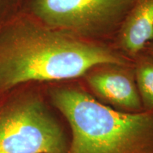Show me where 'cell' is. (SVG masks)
Listing matches in <instances>:
<instances>
[{"label":"cell","mask_w":153,"mask_h":153,"mask_svg":"<svg viewBox=\"0 0 153 153\" xmlns=\"http://www.w3.org/2000/svg\"><path fill=\"white\" fill-rule=\"evenodd\" d=\"M144 51H146V52H148L149 54H150L151 55H152L153 56V40L150 42V43H149L148 44V45H147L146 48H145Z\"/></svg>","instance_id":"obj_9"},{"label":"cell","mask_w":153,"mask_h":153,"mask_svg":"<svg viewBox=\"0 0 153 153\" xmlns=\"http://www.w3.org/2000/svg\"><path fill=\"white\" fill-rule=\"evenodd\" d=\"M131 65L103 64L83 75L91 91L103 101L131 113L144 111Z\"/></svg>","instance_id":"obj_5"},{"label":"cell","mask_w":153,"mask_h":153,"mask_svg":"<svg viewBox=\"0 0 153 153\" xmlns=\"http://www.w3.org/2000/svg\"><path fill=\"white\" fill-rule=\"evenodd\" d=\"M135 0H25L23 11L83 39L114 44Z\"/></svg>","instance_id":"obj_4"},{"label":"cell","mask_w":153,"mask_h":153,"mask_svg":"<svg viewBox=\"0 0 153 153\" xmlns=\"http://www.w3.org/2000/svg\"><path fill=\"white\" fill-rule=\"evenodd\" d=\"M0 104V153H67V138L39 91H11Z\"/></svg>","instance_id":"obj_3"},{"label":"cell","mask_w":153,"mask_h":153,"mask_svg":"<svg viewBox=\"0 0 153 153\" xmlns=\"http://www.w3.org/2000/svg\"><path fill=\"white\" fill-rule=\"evenodd\" d=\"M25 0H0V25L23 11Z\"/></svg>","instance_id":"obj_8"},{"label":"cell","mask_w":153,"mask_h":153,"mask_svg":"<svg viewBox=\"0 0 153 153\" xmlns=\"http://www.w3.org/2000/svg\"><path fill=\"white\" fill-rule=\"evenodd\" d=\"M48 94L71 128L67 153H153V111L114 110L76 85Z\"/></svg>","instance_id":"obj_2"},{"label":"cell","mask_w":153,"mask_h":153,"mask_svg":"<svg viewBox=\"0 0 153 153\" xmlns=\"http://www.w3.org/2000/svg\"><path fill=\"white\" fill-rule=\"evenodd\" d=\"M153 40V0H135L124 19L114 45L131 60Z\"/></svg>","instance_id":"obj_6"},{"label":"cell","mask_w":153,"mask_h":153,"mask_svg":"<svg viewBox=\"0 0 153 153\" xmlns=\"http://www.w3.org/2000/svg\"><path fill=\"white\" fill-rule=\"evenodd\" d=\"M131 63L114 44L76 37L24 11L0 25V96L28 83L81 77L99 65Z\"/></svg>","instance_id":"obj_1"},{"label":"cell","mask_w":153,"mask_h":153,"mask_svg":"<svg viewBox=\"0 0 153 153\" xmlns=\"http://www.w3.org/2000/svg\"><path fill=\"white\" fill-rule=\"evenodd\" d=\"M135 82L145 111H153V56L143 51L133 60Z\"/></svg>","instance_id":"obj_7"}]
</instances>
